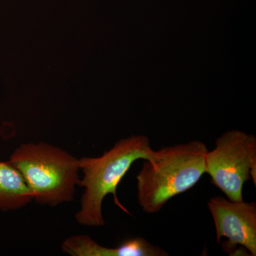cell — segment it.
<instances>
[{"label":"cell","instance_id":"cell-5","mask_svg":"<svg viewBox=\"0 0 256 256\" xmlns=\"http://www.w3.org/2000/svg\"><path fill=\"white\" fill-rule=\"evenodd\" d=\"M214 222L216 242L223 237L228 238L224 250L232 252L237 246H242L256 256V204L255 202H234L223 196H214L207 202Z\"/></svg>","mask_w":256,"mask_h":256},{"label":"cell","instance_id":"cell-2","mask_svg":"<svg viewBox=\"0 0 256 256\" xmlns=\"http://www.w3.org/2000/svg\"><path fill=\"white\" fill-rule=\"evenodd\" d=\"M204 143L164 146L144 160L137 176L138 201L143 212L156 214L173 197L191 190L206 174Z\"/></svg>","mask_w":256,"mask_h":256},{"label":"cell","instance_id":"cell-3","mask_svg":"<svg viewBox=\"0 0 256 256\" xmlns=\"http://www.w3.org/2000/svg\"><path fill=\"white\" fill-rule=\"evenodd\" d=\"M8 162L21 173L40 204L73 201L80 170L79 159L68 152L48 143H28L18 146Z\"/></svg>","mask_w":256,"mask_h":256},{"label":"cell","instance_id":"cell-1","mask_svg":"<svg viewBox=\"0 0 256 256\" xmlns=\"http://www.w3.org/2000/svg\"><path fill=\"white\" fill-rule=\"evenodd\" d=\"M156 154L149 138L132 136L120 140L102 156L79 159L84 176L78 185L84 188V192L80 208L75 216L77 223L88 227L104 226L102 202L108 194L114 196L116 206L130 214L118 200V186L134 162L152 160Z\"/></svg>","mask_w":256,"mask_h":256},{"label":"cell","instance_id":"cell-6","mask_svg":"<svg viewBox=\"0 0 256 256\" xmlns=\"http://www.w3.org/2000/svg\"><path fill=\"white\" fill-rule=\"evenodd\" d=\"M64 252L72 256H168V252L146 239L130 238L116 248L102 246L87 235H76L66 239Z\"/></svg>","mask_w":256,"mask_h":256},{"label":"cell","instance_id":"cell-4","mask_svg":"<svg viewBox=\"0 0 256 256\" xmlns=\"http://www.w3.org/2000/svg\"><path fill=\"white\" fill-rule=\"evenodd\" d=\"M206 174L227 198L244 201V186L250 178L256 184V138L240 130L224 133L207 151Z\"/></svg>","mask_w":256,"mask_h":256},{"label":"cell","instance_id":"cell-7","mask_svg":"<svg viewBox=\"0 0 256 256\" xmlns=\"http://www.w3.org/2000/svg\"><path fill=\"white\" fill-rule=\"evenodd\" d=\"M34 201L22 175L8 162H0V210H18Z\"/></svg>","mask_w":256,"mask_h":256}]
</instances>
